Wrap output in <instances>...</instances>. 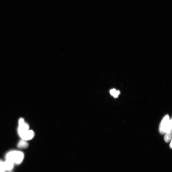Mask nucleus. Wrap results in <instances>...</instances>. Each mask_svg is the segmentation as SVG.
<instances>
[{
    "mask_svg": "<svg viewBox=\"0 0 172 172\" xmlns=\"http://www.w3.org/2000/svg\"><path fill=\"white\" fill-rule=\"evenodd\" d=\"M24 155L22 151L13 150L9 152L6 155V158H9L17 164H21L24 158Z\"/></svg>",
    "mask_w": 172,
    "mask_h": 172,
    "instance_id": "f257e3e1",
    "label": "nucleus"
},
{
    "mask_svg": "<svg viewBox=\"0 0 172 172\" xmlns=\"http://www.w3.org/2000/svg\"><path fill=\"white\" fill-rule=\"evenodd\" d=\"M170 119L169 116L166 115L162 120L160 125L159 131L160 134H164L169 124Z\"/></svg>",
    "mask_w": 172,
    "mask_h": 172,
    "instance_id": "f03ea898",
    "label": "nucleus"
},
{
    "mask_svg": "<svg viewBox=\"0 0 172 172\" xmlns=\"http://www.w3.org/2000/svg\"><path fill=\"white\" fill-rule=\"evenodd\" d=\"M19 134L22 140L26 141L32 139L35 136L34 132L33 131L29 130Z\"/></svg>",
    "mask_w": 172,
    "mask_h": 172,
    "instance_id": "7ed1b4c3",
    "label": "nucleus"
},
{
    "mask_svg": "<svg viewBox=\"0 0 172 172\" xmlns=\"http://www.w3.org/2000/svg\"><path fill=\"white\" fill-rule=\"evenodd\" d=\"M18 123V131L19 134L29 130V124L25 122L24 120L22 118L19 119Z\"/></svg>",
    "mask_w": 172,
    "mask_h": 172,
    "instance_id": "20e7f679",
    "label": "nucleus"
},
{
    "mask_svg": "<svg viewBox=\"0 0 172 172\" xmlns=\"http://www.w3.org/2000/svg\"><path fill=\"white\" fill-rule=\"evenodd\" d=\"M164 139L167 143L170 142L172 138V119H171L169 125L165 133Z\"/></svg>",
    "mask_w": 172,
    "mask_h": 172,
    "instance_id": "39448f33",
    "label": "nucleus"
},
{
    "mask_svg": "<svg viewBox=\"0 0 172 172\" xmlns=\"http://www.w3.org/2000/svg\"><path fill=\"white\" fill-rule=\"evenodd\" d=\"M6 161L5 162L6 170L11 171L13 167L14 163L11 159L9 158H6Z\"/></svg>",
    "mask_w": 172,
    "mask_h": 172,
    "instance_id": "423d86ee",
    "label": "nucleus"
},
{
    "mask_svg": "<svg viewBox=\"0 0 172 172\" xmlns=\"http://www.w3.org/2000/svg\"><path fill=\"white\" fill-rule=\"evenodd\" d=\"M29 146V144L26 141L22 140L20 141L17 145V146L20 148L24 149L27 148Z\"/></svg>",
    "mask_w": 172,
    "mask_h": 172,
    "instance_id": "0eeeda50",
    "label": "nucleus"
},
{
    "mask_svg": "<svg viewBox=\"0 0 172 172\" xmlns=\"http://www.w3.org/2000/svg\"><path fill=\"white\" fill-rule=\"evenodd\" d=\"M110 93L111 95L115 98L118 97L120 93L119 91L117 90L114 89H111L110 91Z\"/></svg>",
    "mask_w": 172,
    "mask_h": 172,
    "instance_id": "6e6552de",
    "label": "nucleus"
},
{
    "mask_svg": "<svg viewBox=\"0 0 172 172\" xmlns=\"http://www.w3.org/2000/svg\"><path fill=\"white\" fill-rule=\"evenodd\" d=\"M6 170L5 162L1 161L0 163V172H5Z\"/></svg>",
    "mask_w": 172,
    "mask_h": 172,
    "instance_id": "1a4fd4ad",
    "label": "nucleus"
},
{
    "mask_svg": "<svg viewBox=\"0 0 172 172\" xmlns=\"http://www.w3.org/2000/svg\"><path fill=\"white\" fill-rule=\"evenodd\" d=\"M170 147L171 148H172V141H171V143H170Z\"/></svg>",
    "mask_w": 172,
    "mask_h": 172,
    "instance_id": "9d476101",
    "label": "nucleus"
},
{
    "mask_svg": "<svg viewBox=\"0 0 172 172\" xmlns=\"http://www.w3.org/2000/svg\"><path fill=\"white\" fill-rule=\"evenodd\" d=\"M1 160H0V163H1Z\"/></svg>",
    "mask_w": 172,
    "mask_h": 172,
    "instance_id": "9b49d317",
    "label": "nucleus"
}]
</instances>
